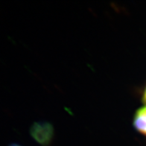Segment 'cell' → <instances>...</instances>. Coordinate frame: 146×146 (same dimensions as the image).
Returning <instances> with one entry per match:
<instances>
[{"label":"cell","mask_w":146,"mask_h":146,"mask_svg":"<svg viewBox=\"0 0 146 146\" xmlns=\"http://www.w3.org/2000/svg\"><path fill=\"white\" fill-rule=\"evenodd\" d=\"M31 135L36 142L42 145H48L53 139L54 129L46 121L36 122L31 128Z\"/></svg>","instance_id":"6da1fadb"},{"label":"cell","mask_w":146,"mask_h":146,"mask_svg":"<svg viewBox=\"0 0 146 146\" xmlns=\"http://www.w3.org/2000/svg\"><path fill=\"white\" fill-rule=\"evenodd\" d=\"M133 124L139 133L146 137V106L142 107L136 111Z\"/></svg>","instance_id":"7a4b0ae2"},{"label":"cell","mask_w":146,"mask_h":146,"mask_svg":"<svg viewBox=\"0 0 146 146\" xmlns=\"http://www.w3.org/2000/svg\"><path fill=\"white\" fill-rule=\"evenodd\" d=\"M142 99H143V102L146 104V87L144 90V92H143V95H142Z\"/></svg>","instance_id":"3957f363"},{"label":"cell","mask_w":146,"mask_h":146,"mask_svg":"<svg viewBox=\"0 0 146 146\" xmlns=\"http://www.w3.org/2000/svg\"><path fill=\"white\" fill-rule=\"evenodd\" d=\"M9 146H21V145H17V144H11V145H10Z\"/></svg>","instance_id":"277c9868"}]
</instances>
